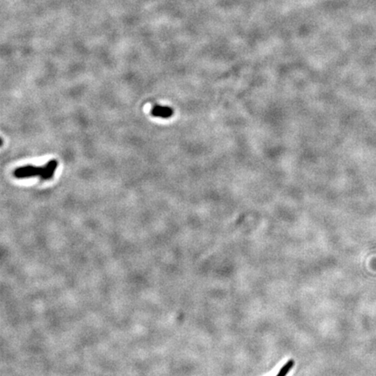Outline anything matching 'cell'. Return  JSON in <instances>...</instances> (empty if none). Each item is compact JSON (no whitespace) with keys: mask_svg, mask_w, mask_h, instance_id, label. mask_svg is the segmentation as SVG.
<instances>
[{"mask_svg":"<svg viewBox=\"0 0 376 376\" xmlns=\"http://www.w3.org/2000/svg\"><path fill=\"white\" fill-rule=\"evenodd\" d=\"M173 113L172 109L168 107V106H160V105H155L152 110V114L155 117H160V118H165L168 119L170 118Z\"/></svg>","mask_w":376,"mask_h":376,"instance_id":"obj_2","label":"cell"},{"mask_svg":"<svg viewBox=\"0 0 376 376\" xmlns=\"http://www.w3.org/2000/svg\"><path fill=\"white\" fill-rule=\"evenodd\" d=\"M294 364H295V361L294 360H289L287 361V363L281 368V369L279 370V372L277 374L276 376H287V374L290 372L291 369L294 368Z\"/></svg>","mask_w":376,"mask_h":376,"instance_id":"obj_3","label":"cell"},{"mask_svg":"<svg viewBox=\"0 0 376 376\" xmlns=\"http://www.w3.org/2000/svg\"><path fill=\"white\" fill-rule=\"evenodd\" d=\"M58 168V161L55 160L49 161L47 164L43 167H34V166H25L19 168L14 171V176L18 179H26L33 177H39L42 180L52 179Z\"/></svg>","mask_w":376,"mask_h":376,"instance_id":"obj_1","label":"cell"}]
</instances>
